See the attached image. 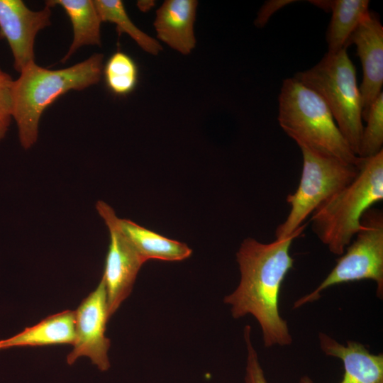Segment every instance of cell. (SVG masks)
Returning a JSON list of instances; mask_svg holds the SVG:
<instances>
[{"label": "cell", "instance_id": "obj_1", "mask_svg": "<svg viewBox=\"0 0 383 383\" xmlns=\"http://www.w3.org/2000/svg\"><path fill=\"white\" fill-rule=\"evenodd\" d=\"M304 227L268 243L248 238L236 253L240 279L236 289L225 296L224 302L230 305L233 318L250 314L257 320L266 348L292 343L287 322L279 313V301L282 284L294 265L291 245Z\"/></svg>", "mask_w": 383, "mask_h": 383}, {"label": "cell", "instance_id": "obj_2", "mask_svg": "<svg viewBox=\"0 0 383 383\" xmlns=\"http://www.w3.org/2000/svg\"><path fill=\"white\" fill-rule=\"evenodd\" d=\"M103 60V54L94 53L64 69L52 70L32 62L21 70L13 84L12 117L25 150L37 142L40 119L46 108L70 90L80 91L97 84L102 75Z\"/></svg>", "mask_w": 383, "mask_h": 383}, {"label": "cell", "instance_id": "obj_3", "mask_svg": "<svg viewBox=\"0 0 383 383\" xmlns=\"http://www.w3.org/2000/svg\"><path fill=\"white\" fill-rule=\"evenodd\" d=\"M357 167L353 180L312 213V231L334 255L343 254L361 229L364 213L383 199V150L360 157Z\"/></svg>", "mask_w": 383, "mask_h": 383}, {"label": "cell", "instance_id": "obj_4", "mask_svg": "<svg viewBox=\"0 0 383 383\" xmlns=\"http://www.w3.org/2000/svg\"><path fill=\"white\" fill-rule=\"evenodd\" d=\"M278 122L299 148L357 165L351 150L321 96L294 77L285 79L278 99Z\"/></svg>", "mask_w": 383, "mask_h": 383}, {"label": "cell", "instance_id": "obj_5", "mask_svg": "<svg viewBox=\"0 0 383 383\" xmlns=\"http://www.w3.org/2000/svg\"><path fill=\"white\" fill-rule=\"evenodd\" d=\"M294 77L321 96L352 151L358 156L364 127L362 102L347 48L326 53L316 65L296 72Z\"/></svg>", "mask_w": 383, "mask_h": 383}, {"label": "cell", "instance_id": "obj_6", "mask_svg": "<svg viewBox=\"0 0 383 383\" xmlns=\"http://www.w3.org/2000/svg\"><path fill=\"white\" fill-rule=\"evenodd\" d=\"M300 150L303 167L299 184L295 192L287 197L290 211L277 226L276 238H286L298 231L309 215L350 184L358 172L357 165L306 148Z\"/></svg>", "mask_w": 383, "mask_h": 383}, {"label": "cell", "instance_id": "obj_7", "mask_svg": "<svg viewBox=\"0 0 383 383\" xmlns=\"http://www.w3.org/2000/svg\"><path fill=\"white\" fill-rule=\"evenodd\" d=\"M362 228L345 248L335 266L311 293L294 303V309L319 299L326 289L343 283L370 279L377 284L379 299L383 297V214L370 208L363 215Z\"/></svg>", "mask_w": 383, "mask_h": 383}, {"label": "cell", "instance_id": "obj_8", "mask_svg": "<svg viewBox=\"0 0 383 383\" xmlns=\"http://www.w3.org/2000/svg\"><path fill=\"white\" fill-rule=\"evenodd\" d=\"M96 209L110 235L102 278L106 289L108 311L111 317L129 296L138 271L145 262L121 230L118 217L112 207L99 200Z\"/></svg>", "mask_w": 383, "mask_h": 383}, {"label": "cell", "instance_id": "obj_9", "mask_svg": "<svg viewBox=\"0 0 383 383\" xmlns=\"http://www.w3.org/2000/svg\"><path fill=\"white\" fill-rule=\"evenodd\" d=\"M75 340L74 348L67 357L68 365H72L82 356L91 359L102 372L110 367L108 350L110 340L106 337L109 320L107 293L101 278L97 287L86 297L75 311Z\"/></svg>", "mask_w": 383, "mask_h": 383}, {"label": "cell", "instance_id": "obj_10", "mask_svg": "<svg viewBox=\"0 0 383 383\" xmlns=\"http://www.w3.org/2000/svg\"><path fill=\"white\" fill-rule=\"evenodd\" d=\"M50 16L51 8L46 5L35 11L21 0H0V39L8 42L16 72L35 62V37L50 25Z\"/></svg>", "mask_w": 383, "mask_h": 383}, {"label": "cell", "instance_id": "obj_11", "mask_svg": "<svg viewBox=\"0 0 383 383\" xmlns=\"http://www.w3.org/2000/svg\"><path fill=\"white\" fill-rule=\"evenodd\" d=\"M355 45L362 67V80L359 87L362 102V119L383 85V26L372 11L364 17L348 38L345 48Z\"/></svg>", "mask_w": 383, "mask_h": 383}, {"label": "cell", "instance_id": "obj_12", "mask_svg": "<svg viewBox=\"0 0 383 383\" xmlns=\"http://www.w3.org/2000/svg\"><path fill=\"white\" fill-rule=\"evenodd\" d=\"M321 350L328 356L340 359L344 374L340 383H383V355L371 353L359 342L348 340L342 344L325 333L318 335ZM298 383H313L307 375Z\"/></svg>", "mask_w": 383, "mask_h": 383}, {"label": "cell", "instance_id": "obj_13", "mask_svg": "<svg viewBox=\"0 0 383 383\" xmlns=\"http://www.w3.org/2000/svg\"><path fill=\"white\" fill-rule=\"evenodd\" d=\"M198 1L166 0L156 11L153 23L157 38L182 55H189L196 45L194 24Z\"/></svg>", "mask_w": 383, "mask_h": 383}, {"label": "cell", "instance_id": "obj_14", "mask_svg": "<svg viewBox=\"0 0 383 383\" xmlns=\"http://www.w3.org/2000/svg\"><path fill=\"white\" fill-rule=\"evenodd\" d=\"M75 318V311L69 310L48 316L9 338L0 340V350L22 346L73 345Z\"/></svg>", "mask_w": 383, "mask_h": 383}, {"label": "cell", "instance_id": "obj_15", "mask_svg": "<svg viewBox=\"0 0 383 383\" xmlns=\"http://www.w3.org/2000/svg\"><path fill=\"white\" fill-rule=\"evenodd\" d=\"M118 221L121 230L145 262L149 260L182 261L192 252L187 244L168 238L129 219L118 218Z\"/></svg>", "mask_w": 383, "mask_h": 383}, {"label": "cell", "instance_id": "obj_16", "mask_svg": "<svg viewBox=\"0 0 383 383\" xmlns=\"http://www.w3.org/2000/svg\"><path fill=\"white\" fill-rule=\"evenodd\" d=\"M332 16L326 32L328 53L345 48L346 42L364 17L369 13L368 0L311 1Z\"/></svg>", "mask_w": 383, "mask_h": 383}, {"label": "cell", "instance_id": "obj_17", "mask_svg": "<svg viewBox=\"0 0 383 383\" xmlns=\"http://www.w3.org/2000/svg\"><path fill=\"white\" fill-rule=\"evenodd\" d=\"M50 8L60 6L68 16L73 28V40L68 52L61 60L65 63L82 46L101 45V23L92 0H49Z\"/></svg>", "mask_w": 383, "mask_h": 383}, {"label": "cell", "instance_id": "obj_18", "mask_svg": "<svg viewBox=\"0 0 383 383\" xmlns=\"http://www.w3.org/2000/svg\"><path fill=\"white\" fill-rule=\"evenodd\" d=\"M94 5L102 22L116 25L119 34H128L144 51L157 55L162 50L155 38L140 30L131 20L121 0H94Z\"/></svg>", "mask_w": 383, "mask_h": 383}, {"label": "cell", "instance_id": "obj_19", "mask_svg": "<svg viewBox=\"0 0 383 383\" xmlns=\"http://www.w3.org/2000/svg\"><path fill=\"white\" fill-rule=\"evenodd\" d=\"M103 72L107 87L116 95H127L137 85L138 67L135 61L123 52L118 51L108 59Z\"/></svg>", "mask_w": 383, "mask_h": 383}, {"label": "cell", "instance_id": "obj_20", "mask_svg": "<svg viewBox=\"0 0 383 383\" xmlns=\"http://www.w3.org/2000/svg\"><path fill=\"white\" fill-rule=\"evenodd\" d=\"M358 157H372L382 150L383 146V93L371 105L365 119Z\"/></svg>", "mask_w": 383, "mask_h": 383}, {"label": "cell", "instance_id": "obj_21", "mask_svg": "<svg viewBox=\"0 0 383 383\" xmlns=\"http://www.w3.org/2000/svg\"><path fill=\"white\" fill-rule=\"evenodd\" d=\"M13 84L11 75L0 67V141L4 138L13 118Z\"/></svg>", "mask_w": 383, "mask_h": 383}, {"label": "cell", "instance_id": "obj_22", "mask_svg": "<svg viewBox=\"0 0 383 383\" xmlns=\"http://www.w3.org/2000/svg\"><path fill=\"white\" fill-rule=\"evenodd\" d=\"M243 335L247 349L245 383H268L257 353L252 343L250 326L244 328Z\"/></svg>", "mask_w": 383, "mask_h": 383}, {"label": "cell", "instance_id": "obj_23", "mask_svg": "<svg viewBox=\"0 0 383 383\" xmlns=\"http://www.w3.org/2000/svg\"><path fill=\"white\" fill-rule=\"evenodd\" d=\"M294 1V0H270L266 1L257 13L255 21V26L259 28L265 26L270 18L275 12Z\"/></svg>", "mask_w": 383, "mask_h": 383}, {"label": "cell", "instance_id": "obj_24", "mask_svg": "<svg viewBox=\"0 0 383 383\" xmlns=\"http://www.w3.org/2000/svg\"><path fill=\"white\" fill-rule=\"evenodd\" d=\"M137 5L140 10L145 12L149 11L155 5L154 1H138Z\"/></svg>", "mask_w": 383, "mask_h": 383}]
</instances>
